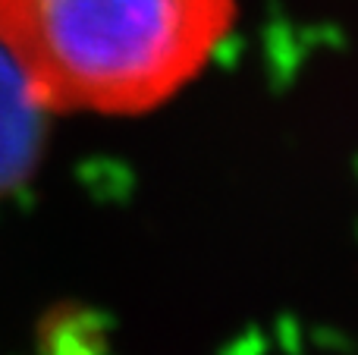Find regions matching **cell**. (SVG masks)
Segmentation results:
<instances>
[{"mask_svg": "<svg viewBox=\"0 0 358 355\" xmlns=\"http://www.w3.org/2000/svg\"><path fill=\"white\" fill-rule=\"evenodd\" d=\"M236 0H0V50L48 117H138L201 75Z\"/></svg>", "mask_w": 358, "mask_h": 355, "instance_id": "cell-1", "label": "cell"}, {"mask_svg": "<svg viewBox=\"0 0 358 355\" xmlns=\"http://www.w3.org/2000/svg\"><path fill=\"white\" fill-rule=\"evenodd\" d=\"M48 113L31 101L22 75L0 50V195L19 189L41 161Z\"/></svg>", "mask_w": 358, "mask_h": 355, "instance_id": "cell-2", "label": "cell"}]
</instances>
